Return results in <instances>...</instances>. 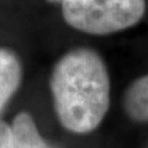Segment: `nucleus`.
<instances>
[{
  "label": "nucleus",
  "instance_id": "nucleus-1",
  "mask_svg": "<svg viewBox=\"0 0 148 148\" xmlns=\"http://www.w3.org/2000/svg\"><path fill=\"white\" fill-rule=\"evenodd\" d=\"M56 112L69 131L86 133L98 127L110 103V80L98 53L73 49L57 62L51 77Z\"/></svg>",
  "mask_w": 148,
  "mask_h": 148
},
{
  "label": "nucleus",
  "instance_id": "nucleus-2",
  "mask_svg": "<svg viewBox=\"0 0 148 148\" xmlns=\"http://www.w3.org/2000/svg\"><path fill=\"white\" fill-rule=\"evenodd\" d=\"M69 26L90 35H109L136 25L145 15V0H63Z\"/></svg>",
  "mask_w": 148,
  "mask_h": 148
},
{
  "label": "nucleus",
  "instance_id": "nucleus-3",
  "mask_svg": "<svg viewBox=\"0 0 148 148\" xmlns=\"http://www.w3.org/2000/svg\"><path fill=\"white\" fill-rule=\"evenodd\" d=\"M21 82V66L15 54L0 48V111L17 90Z\"/></svg>",
  "mask_w": 148,
  "mask_h": 148
},
{
  "label": "nucleus",
  "instance_id": "nucleus-4",
  "mask_svg": "<svg viewBox=\"0 0 148 148\" xmlns=\"http://www.w3.org/2000/svg\"><path fill=\"white\" fill-rule=\"evenodd\" d=\"M14 148H49L40 136L29 114H18L12 123Z\"/></svg>",
  "mask_w": 148,
  "mask_h": 148
},
{
  "label": "nucleus",
  "instance_id": "nucleus-5",
  "mask_svg": "<svg viewBox=\"0 0 148 148\" xmlns=\"http://www.w3.org/2000/svg\"><path fill=\"white\" fill-rule=\"evenodd\" d=\"M125 109L132 119L148 121V75L140 78L125 95Z\"/></svg>",
  "mask_w": 148,
  "mask_h": 148
},
{
  "label": "nucleus",
  "instance_id": "nucleus-6",
  "mask_svg": "<svg viewBox=\"0 0 148 148\" xmlns=\"http://www.w3.org/2000/svg\"><path fill=\"white\" fill-rule=\"evenodd\" d=\"M0 148H14L12 130L0 121Z\"/></svg>",
  "mask_w": 148,
  "mask_h": 148
},
{
  "label": "nucleus",
  "instance_id": "nucleus-7",
  "mask_svg": "<svg viewBox=\"0 0 148 148\" xmlns=\"http://www.w3.org/2000/svg\"><path fill=\"white\" fill-rule=\"evenodd\" d=\"M47 1H48V3H52V4H56V3H59V4H61L63 0H47Z\"/></svg>",
  "mask_w": 148,
  "mask_h": 148
}]
</instances>
